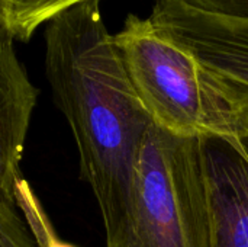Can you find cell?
<instances>
[{"mask_svg":"<svg viewBox=\"0 0 248 247\" xmlns=\"http://www.w3.org/2000/svg\"><path fill=\"white\" fill-rule=\"evenodd\" d=\"M225 90H227V95L237 112V116L240 119L241 124L247 125L248 127V93L246 92H241L238 89H234L228 84H225Z\"/></svg>","mask_w":248,"mask_h":247,"instance_id":"cell-11","label":"cell"},{"mask_svg":"<svg viewBox=\"0 0 248 247\" xmlns=\"http://www.w3.org/2000/svg\"><path fill=\"white\" fill-rule=\"evenodd\" d=\"M0 247H38L17 208L0 204Z\"/></svg>","mask_w":248,"mask_h":247,"instance_id":"cell-9","label":"cell"},{"mask_svg":"<svg viewBox=\"0 0 248 247\" xmlns=\"http://www.w3.org/2000/svg\"><path fill=\"white\" fill-rule=\"evenodd\" d=\"M148 19L215 79L248 93V19L203 12L182 0H155Z\"/></svg>","mask_w":248,"mask_h":247,"instance_id":"cell-4","label":"cell"},{"mask_svg":"<svg viewBox=\"0 0 248 247\" xmlns=\"http://www.w3.org/2000/svg\"><path fill=\"white\" fill-rule=\"evenodd\" d=\"M99 3L83 1L46 23L45 74L74 135L81 179L97 201L106 247H112L128 220L135 163L153 121Z\"/></svg>","mask_w":248,"mask_h":247,"instance_id":"cell-1","label":"cell"},{"mask_svg":"<svg viewBox=\"0 0 248 247\" xmlns=\"http://www.w3.org/2000/svg\"><path fill=\"white\" fill-rule=\"evenodd\" d=\"M83 1L87 0H6L9 33L13 41L28 42L42 23Z\"/></svg>","mask_w":248,"mask_h":247,"instance_id":"cell-7","label":"cell"},{"mask_svg":"<svg viewBox=\"0 0 248 247\" xmlns=\"http://www.w3.org/2000/svg\"><path fill=\"white\" fill-rule=\"evenodd\" d=\"M206 247H248V127L199 138Z\"/></svg>","mask_w":248,"mask_h":247,"instance_id":"cell-5","label":"cell"},{"mask_svg":"<svg viewBox=\"0 0 248 247\" xmlns=\"http://www.w3.org/2000/svg\"><path fill=\"white\" fill-rule=\"evenodd\" d=\"M16 207L19 211H22V215L32 231L38 247H76L62 242L57 236L41 202L38 201L29 183L22 178L16 183Z\"/></svg>","mask_w":248,"mask_h":247,"instance_id":"cell-8","label":"cell"},{"mask_svg":"<svg viewBox=\"0 0 248 247\" xmlns=\"http://www.w3.org/2000/svg\"><path fill=\"white\" fill-rule=\"evenodd\" d=\"M12 38L7 29V19H6V0H0V42Z\"/></svg>","mask_w":248,"mask_h":247,"instance_id":"cell-12","label":"cell"},{"mask_svg":"<svg viewBox=\"0 0 248 247\" xmlns=\"http://www.w3.org/2000/svg\"><path fill=\"white\" fill-rule=\"evenodd\" d=\"M199 138L151 124L138 151L129 214L112 247H206Z\"/></svg>","mask_w":248,"mask_h":247,"instance_id":"cell-3","label":"cell"},{"mask_svg":"<svg viewBox=\"0 0 248 247\" xmlns=\"http://www.w3.org/2000/svg\"><path fill=\"white\" fill-rule=\"evenodd\" d=\"M38 89L19 61L13 39L0 42V204L16 207V183Z\"/></svg>","mask_w":248,"mask_h":247,"instance_id":"cell-6","label":"cell"},{"mask_svg":"<svg viewBox=\"0 0 248 247\" xmlns=\"http://www.w3.org/2000/svg\"><path fill=\"white\" fill-rule=\"evenodd\" d=\"M182 1L203 12L248 19V0H182Z\"/></svg>","mask_w":248,"mask_h":247,"instance_id":"cell-10","label":"cell"},{"mask_svg":"<svg viewBox=\"0 0 248 247\" xmlns=\"http://www.w3.org/2000/svg\"><path fill=\"white\" fill-rule=\"evenodd\" d=\"M113 39L141 103L161 130L201 138L243 125L224 84L160 35L150 19L128 15Z\"/></svg>","mask_w":248,"mask_h":247,"instance_id":"cell-2","label":"cell"}]
</instances>
